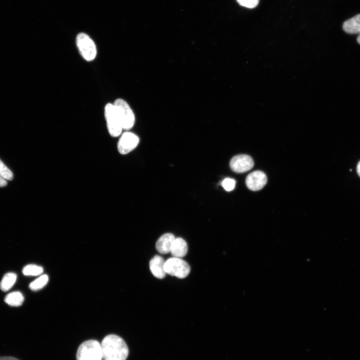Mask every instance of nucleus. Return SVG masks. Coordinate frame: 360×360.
<instances>
[{"instance_id":"6","label":"nucleus","mask_w":360,"mask_h":360,"mask_svg":"<svg viewBox=\"0 0 360 360\" xmlns=\"http://www.w3.org/2000/svg\"><path fill=\"white\" fill-rule=\"evenodd\" d=\"M104 116L110 135L112 137L120 136L123 129L114 104L108 103L106 105Z\"/></svg>"},{"instance_id":"14","label":"nucleus","mask_w":360,"mask_h":360,"mask_svg":"<svg viewBox=\"0 0 360 360\" xmlns=\"http://www.w3.org/2000/svg\"><path fill=\"white\" fill-rule=\"evenodd\" d=\"M24 297L20 292H14L7 294L4 298V302L9 306H19L24 302Z\"/></svg>"},{"instance_id":"15","label":"nucleus","mask_w":360,"mask_h":360,"mask_svg":"<svg viewBox=\"0 0 360 360\" xmlns=\"http://www.w3.org/2000/svg\"><path fill=\"white\" fill-rule=\"evenodd\" d=\"M16 274L14 272H8L3 276L0 288L4 292L8 290L14 286L16 280Z\"/></svg>"},{"instance_id":"1","label":"nucleus","mask_w":360,"mask_h":360,"mask_svg":"<svg viewBox=\"0 0 360 360\" xmlns=\"http://www.w3.org/2000/svg\"><path fill=\"white\" fill-rule=\"evenodd\" d=\"M104 360H126L128 348L124 340L118 335L110 334L106 336L101 344Z\"/></svg>"},{"instance_id":"8","label":"nucleus","mask_w":360,"mask_h":360,"mask_svg":"<svg viewBox=\"0 0 360 360\" xmlns=\"http://www.w3.org/2000/svg\"><path fill=\"white\" fill-rule=\"evenodd\" d=\"M254 162L252 158L246 154L234 156L230 160V166L231 170L238 173H242L251 170Z\"/></svg>"},{"instance_id":"19","label":"nucleus","mask_w":360,"mask_h":360,"mask_svg":"<svg viewBox=\"0 0 360 360\" xmlns=\"http://www.w3.org/2000/svg\"><path fill=\"white\" fill-rule=\"evenodd\" d=\"M222 185L226 190L230 192L234 189L236 181L230 178H226L222 182Z\"/></svg>"},{"instance_id":"10","label":"nucleus","mask_w":360,"mask_h":360,"mask_svg":"<svg viewBox=\"0 0 360 360\" xmlns=\"http://www.w3.org/2000/svg\"><path fill=\"white\" fill-rule=\"evenodd\" d=\"M165 260L160 256H155L150 262V269L154 276L158 278H163L166 273L164 270Z\"/></svg>"},{"instance_id":"24","label":"nucleus","mask_w":360,"mask_h":360,"mask_svg":"<svg viewBox=\"0 0 360 360\" xmlns=\"http://www.w3.org/2000/svg\"><path fill=\"white\" fill-rule=\"evenodd\" d=\"M357 42L360 44V34H359V35L358 36L357 38Z\"/></svg>"},{"instance_id":"2","label":"nucleus","mask_w":360,"mask_h":360,"mask_svg":"<svg viewBox=\"0 0 360 360\" xmlns=\"http://www.w3.org/2000/svg\"><path fill=\"white\" fill-rule=\"evenodd\" d=\"M102 353L100 344L96 340H89L78 346L76 360H102Z\"/></svg>"},{"instance_id":"5","label":"nucleus","mask_w":360,"mask_h":360,"mask_svg":"<svg viewBox=\"0 0 360 360\" xmlns=\"http://www.w3.org/2000/svg\"><path fill=\"white\" fill-rule=\"evenodd\" d=\"M76 42L80 53L85 60L90 62L96 58L97 52L96 44L88 34L83 32L78 34Z\"/></svg>"},{"instance_id":"7","label":"nucleus","mask_w":360,"mask_h":360,"mask_svg":"<svg viewBox=\"0 0 360 360\" xmlns=\"http://www.w3.org/2000/svg\"><path fill=\"white\" fill-rule=\"evenodd\" d=\"M120 135L118 142V150L120 154H126L138 146L140 138L134 134L128 132H126Z\"/></svg>"},{"instance_id":"11","label":"nucleus","mask_w":360,"mask_h":360,"mask_svg":"<svg viewBox=\"0 0 360 360\" xmlns=\"http://www.w3.org/2000/svg\"><path fill=\"white\" fill-rule=\"evenodd\" d=\"M175 238L174 236L171 233L162 234L156 242V250L162 254L170 252Z\"/></svg>"},{"instance_id":"12","label":"nucleus","mask_w":360,"mask_h":360,"mask_svg":"<svg viewBox=\"0 0 360 360\" xmlns=\"http://www.w3.org/2000/svg\"><path fill=\"white\" fill-rule=\"evenodd\" d=\"M188 252V245L183 238H175L170 252L174 257L182 258L186 255Z\"/></svg>"},{"instance_id":"22","label":"nucleus","mask_w":360,"mask_h":360,"mask_svg":"<svg viewBox=\"0 0 360 360\" xmlns=\"http://www.w3.org/2000/svg\"><path fill=\"white\" fill-rule=\"evenodd\" d=\"M6 184L7 182L6 180L0 175V187L4 186L6 185Z\"/></svg>"},{"instance_id":"21","label":"nucleus","mask_w":360,"mask_h":360,"mask_svg":"<svg viewBox=\"0 0 360 360\" xmlns=\"http://www.w3.org/2000/svg\"><path fill=\"white\" fill-rule=\"evenodd\" d=\"M0 360H20L14 357L10 356H0Z\"/></svg>"},{"instance_id":"18","label":"nucleus","mask_w":360,"mask_h":360,"mask_svg":"<svg viewBox=\"0 0 360 360\" xmlns=\"http://www.w3.org/2000/svg\"><path fill=\"white\" fill-rule=\"evenodd\" d=\"M0 175L6 180H12L13 174L8 168L0 160Z\"/></svg>"},{"instance_id":"4","label":"nucleus","mask_w":360,"mask_h":360,"mask_svg":"<svg viewBox=\"0 0 360 360\" xmlns=\"http://www.w3.org/2000/svg\"><path fill=\"white\" fill-rule=\"evenodd\" d=\"M164 270L166 274L183 278L188 276L190 268L186 261L180 258L173 256L165 262Z\"/></svg>"},{"instance_id":"20","label":"nucleus","mask_w":360,"mask_h":360,"mask_svg":"<svg viewBox=\"0 0 360 360\" xmlns=\"http://www.w3.org/2000/svg\"><path fill=\"white\" fill-rule=\"evenodd\" d=\"M238 3L248 8H254L258 4L259 0H236Z\"/></svg>"},{"instance_id":"3","label":"nucleus","mask_w":360,"mask_h":360,"mask_svg":"<svg viewBox=\"0 0 360 360\" xmlns=\"http://www.w3.org/2000/svg\"><path fill=\"white\" fill-rule=\"evenodd\" d=\"M121 122L122 129L128 130L134 124V114L129 104L124 100L116 99L113 104Z\"/></svg>"},{"instance_id":"13","label":"nucleus","mask_w":360,"mask_h":360,"mask_svg":"<svg viewBox=\"0 0 360 360\" xmlns=\"http://www.w3.org/2000/svg\"><path fill=\"white\" fill-rule=\"evenodd\" d=\"M344 30L349 34H360V14L345 21L342 25Z\"/></svg>"},{"instance_id":"16","label":"nucleus","mask_w":360,"mask_h":360,"mask_svg":"<svg viewBox=\"0 0 360 360\" xmlns=\"http://www.w3.org/2000/svg\"><path fill=\"white\" fill-rule=\"evenodd\" d=\"M48 281V276L46 274H43L32 282L29 285L30 290L36 291L44 287Z\"/></svg>"},{"instance_id":"9","label":"nucleus","mask_w":360,"mask_h":360,"mask_svg":"<svg viewBox=\"0 0 360 360\" xmlns=\"http://www.w3.org/2000/svg\"><path fill=\"white\" fill-rule=\"evenodd\" d=\"M266 182L267 177L266 174L260 170L250 173L246 180L247 187L253 191L260 190L266 185Z\"/></svg>"},{"instance_id":"17","label":"nucleus","mask_w":360,"mask_h":360,"mask_svg":"<svg viewBox=\"0 0 360 360\" xmlns=\"http://www.w3.org/2000/svg\"><path fill=\"white\" fill-rule=\"evenodd\" d=\"M22 272L25 276H36L42 273L43 268L40 266L30 264L25 266L23 268Z\"/></svg>"},{"instance_id":"23","label":"nucleus","mask_w":360,"mask_h":360,"mask_svg":"<svg viewBox=\"0 0 360 360\" xmlns=\"http://www.w3.org/2000/svg\"><path fill=\"white\" fill-rule=\"evenodd\" d=\"M357 173L360 177V161L358 162L356 166Z\"/></svg>"}]
</instances>
